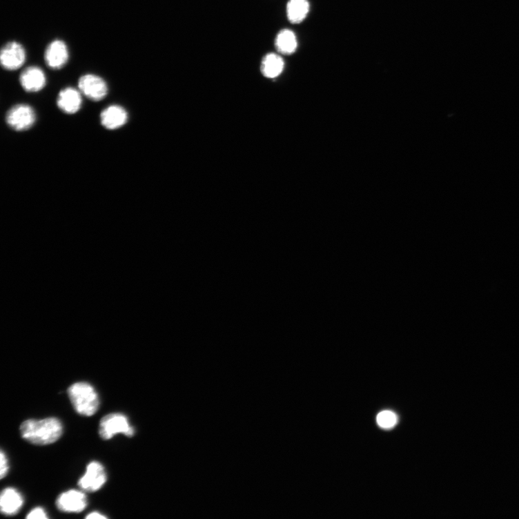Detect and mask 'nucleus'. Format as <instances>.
Returning a JSON list of instances; mask_svg holds the SVG:
<instances>
[{
    "instance_id": "aec40b11",
    "label": "nucleus",
    "mask_w": 519,
    "mask_h": 519,
    "mask_svg": "<svg viewBox=\"0 0 519 519\" xmlns=\"http://www.w3.org/2000/svg\"><path fill=\"white\" fill-rule=\"evenodd\" d=\"M86 518L88 519H106L108 518L106 516L101 514L99 512L90 513Z\"/></svg>"
},
{
    "instance_id": "9d476101",
    "label": "nucleus",
    "mask_w": 519,
    "mask_h": 519,
    "mask_svg": "<svg viewBox=\"0 0 519 519\" xmlns=\"http://www.w3.org/2000/svg\"><path fill=\"white\" fill-rule=\"evenodd\" d=\"M20 84L26 91L37 92L45 87L46 84V75L41 68L29 67L21 74Z\"/></svg>"
},
{
    "instance_id": "ddd939ff",
    "label": "nucleus",
    "mask_w": 519,
    "mask_h": 519,
    "mask_svg": "<svg viewBox=\"0 0 519 519\" xmlns=\"http://www.w3.org/2000/svg\"><path fill=\"white\" fill-rule=\"evenodd\" d=\"M128 121L126 110L117 105L105 108L101 115V124L107 129L115 130L124 126Z\"/></svg>"
},
{
    "instance_id": "423d86ee",
    "label": "nucleus",
    "mask_w": 519,
    "mask_h": 519,
    "mask_svg": "<svg viewBox=\"0 0 519 519\" xmlns=\"http://www.w3.org/2000/svg\"><path fill=\"white\" fill-rule=\"evenodd\" d=\"M79 90L89 99L100 101L108 94V86L106 81L99 76L92 74L81 77L78 82Z\"/></svg>"
},
{
    "instance_id": "39448f33",
    "label": "nucleus",
    "mask_w": 519,
    "mask_h": 519,
    "mask_svg": "<svg viewBox=\"0 0 519 519\" xmlns=\"http://www.w3.org/2000/svg\"><path fill=\"white\" fill-rule=\"evenodd\" d=\"M34 109L26 104L13 106L7 113L6 121L10 127L17 132L26 131L36 122Z\"/></svg>"
},
{
    "instance_id": "4468645a",
    "label": "nucleus",
    "mask_w": 519,
    "mask_h": 519,
    "mask_svg": "<svg viewBox=\"0 0 519 519\" xmlns=\"http://www.w3.org/2000/svg\"><path fill=\"white\" fill-rule=\"evenodd\" d=\"M277 51L284 55L294 54L297 48V39L295 32L285 29L280 32L275 41Z\"/></svg>"
},
{
    "instance_id": "6e6552de",
    "label": "nucleus",
    "mask_w": 519,
    "mask_h": 519,
    "mask_svg": "<svg viewBox=\"0 0 519 519\" xmlns=\"http://www.w3.org/2000/svg\"><path fill=\"white\" fill-rule=\"evenodd\" d=\"M56 505L64 513H80L88 507V498L84 491L70 490L59 496Z\"/></svg>"
},
{
    "instance_id": "9b49d317",
    "label": "nucleus",
    "mask_w": 519,
    "mask_h": 519,
    "mask_svg": "<svg viewBox=\"0 0 519 519\" xmlns=\"http://www.w3.org/2000/svg\"><path fill=\"white\" fill-rule=\"evenodd\" d=\"M80 92L73 88L62 90L58 96V107L67 115H75L82 106L83 99Z\"/></svg>"
},
{
    "instance_id": "7ed1b4c3",
    "label": "nucleus",
    "mask_w": 519,
    "mask_h": 519,
    "mask_svg": "<svg viewBox=\"0 0 519 519\" xmlns=\"http://www.w3.org/2000/svg\"><path fill=\"white\" fill-rule=\"evenodd\" d=\"M119 433L127 437H133L135 428L130 424L128 418L122 413H110L104 416L100 422L99 435L102 440H110Z\"/></svg>"
},
{
    "instance_id": "1a4fd4ad",
    "label": "nucleus",
    "mask_w": 519,
    "mask_h": 519,
    "mask_svg": "<svg viewBox=\"0 0 519 519\" xmlns=\"http://www.w3.org/2000/svg\"><path fill=\"white\" fill-rule=\"evenodd\" d=\"M44 59L48 67L54 70L62 68L69 59L68 46L61 40L51 42L46 48Z\"/></svg>"
},
{
    "instance_id": "a211bd4d",
    "label": "nucleus",
    "mask_w": 519,
    "mask_h": 519,
    "mask_svg": "<svg viewBox=\"0 0 519 519\" xmlns=\"http://www.w3.org/2000/svg\"><path fill=\"white\" fill-rule=\"evenodd\" d=\"M9 464L6 454L1 450L0 453V478L3 479L8 473Z\"/></svg>"
},
{
    "instance_id": "f8f14e48",
    "label": "nucleus",
    "mask_w": 519,
    "mask_h": 519,
    "mask_svg": "<svg viewBox=\"0 0 519 519\" xmlns=\"http://www.w3.org/2000/svg\"><path fill=\"white\" fill-rule=\"evenodd\" d=\"M23 502V498L19 491L7 488L0 496V509L6 516H14L20 511Z\"/></svg>"
},
{
    "instance_id": "f3484780",
    "label": "nucleus",
    "mask_w": 519,
    "mask_h": 519,
    "mask_svg": "<svg viewBox=\"0 0 519 519\" xmlns=\"http://www.w3.org/2000/svg\"><path fill=\"white\" fill-rule=\"evenodd\" d=\"M378 425L385 429L393 428L398 423V417L392 411H384L381 412L377 418Z\"/></svg>"
},
{
    "instance_id": "dca6fc26",
    "label": "nucleus",
    "mask_w": 519,
    "mask_h": 519,
    "mask_svg": "<svg viewBox=\"0 0 519 519\" xmlns=\"http://www.w3.org/2000/svg\"><path fill=\"white\" fill-rule=\"evenodd\" d=\"M284 68L283 59L275 54L267 55L262 61V72L268 78L277 77L283 72Z\"/></svg>"
},
{
    "instance_id": "f03ea898",
    "label": "nucleus",
    "mask_w": 519,
    "mask_h": 519,
    "mask_svg": "<svg viewBox=\"0 0 519 519\" xmlns=\"http://www.w3.org/2000/svg\"><path fill=\"white\" fill-rule=\"evenodd\" d=\"M75 411L80 415H94L100 407V400L95 388L88 382H77L68 389Z\"/></svg>"
},
{
    "instance_id": "20e7f679",
    "label": "nucleus",
    "mask_w": 519,
    "mask_h": 519,
    "mask_svg": "<svg viewBox=\"0 0 519 519\" xmlns=\"http://www.w3.org/2000/svg\"><path fill=\"white\" fill-rule=\"evenodd\" d=\"M106 481L105 467L101 463L93 461L88 464L86 474L78 481V486L84 492L94 493L102 489Z\"/></svg>"
},
{
    "instance_id": "6ab92c4d",
    "label": "nucleus",
    "mask_w": 519,
    "mask_h": 519,
    "mask_svg": "<svg viewBox=\"0 0 519 519\" xmlns=\"http://www.w3.org/2000/svg\"><path fill=\"white\" fill-rule=\"evenodd\" d=\"M27 519H47L48 517L46 511L41 507H37L28 513L26 516Z\"/></svg>"
},
{
    "instance_id": "0eeeda50",
    "label": "nucleus",
    "mask_w": 519,
    "mask_h": 519,
    "mask_svg": "<svg viewBox=\"0 0 519 519\" xmlns=\"http://www.w3.org/2000/svg\"><path fill=\"white\" fill-rule=\"evenodd\" d=\"M26 54L23 46L18 42L12 41L6 44L0 52V62L7 70L20 69L26 61Z\"/></svg>"
},
{
    "instance_id": "f257e3e1",
    "label": "nucleus",
    "mask_w": 519,
    "mask_h": 519,
    "mask_svg": "<svg viewBox=\"0 0 519 519\" xmlns=\"http://www.w3.org/2000/svg\"><path fill=\"white\" fill-rule=\"evenodd\" d=\"M23 439L39 446L50 445L57 442L63 434L61 422L57 418L41 420L28 419L20 427Z\"/></svg>"
},
{
    "instance_id": "2eb2a0df",
    "label": "nucleus",
    "mask_w": 519,
    "mask_h": 519,
    "mask_svg": "<svg viewBox=\"0 0 519 519\" xmlns=\"http://www.w3.org/2000/svg\"><path fill=\"white\" fill-rule=\"evenodd\" d=\"M310 11V4L307 0H290L287 4L286 13L291 23H300Z\"/></svg>"
}]
</instances>
